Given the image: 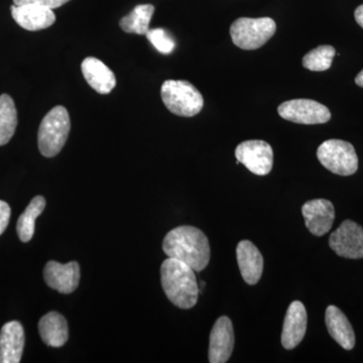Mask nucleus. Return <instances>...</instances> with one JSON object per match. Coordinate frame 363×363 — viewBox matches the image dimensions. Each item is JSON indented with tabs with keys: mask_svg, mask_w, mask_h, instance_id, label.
<instances>
[{
	"mask_svg": "<svg viewBox=\"0 0 363 363\" xmlns=\"http://www.w3.org/2000/svg\"><path fill=\"white\" fill-rule=\"evenodd\" d=\"M81 69L88 84L100 94H108L116 87L113 72L99 59L88 57L82 62Z\"/></svg>",
	"mask_w": 363,
	"mask_h": 363,
	"instance_id": "17",
	"label": "nucleus"
},
{
	"mask_svg": "<svg viewBox=\"0 0 363 363\" xmlns=\"http://www.w3.org/2000/svg\"><path fill=\"white\" fill-rule=\"evenodd\" d=\"M279 116L298 124L328 123L331 112L325 105L312 99H293L284 102L278 108Z\"/></svg>",
	"mask_w": 363,
	"mask_h": 363,
	"instance_id": "7",
	"label": "nucleus"
},
{
	"mask_svg": "<svg viewBox=\"0 0 363 363\" xmlns=\"http://www.w3.org/2000/svg\"><path fill=\"white\" fill-rule=\"evenodd\" d=\"M45 207V200L42 196L33 198L32 202L26 207V211L18 218L16 230L18 238L23 242L32 240L35 233V219L43 213Z\"/></svg>",
	"mask_w": 363,
	"mask_h": 363,
	"instance_id": "21",
	"label": "nucleus"
},
{
	"mask_svg": "<svg viewBox=\"0 0 363 363\" xmlns=\"http://www.w3.org/2000/svg\"><path fill=\"white\" fill-rule=\"evenodd\" d=\"M70 128V116L65 107L56 106L48 112L38 133L40 154L45 157L57 156L68 140Z\"/></svg>",
	"mask_w": 363,
	"mask_h": 363,
	"instance_id": "3",
	"label": "nucleus"
},
{
	"mask_svg": "<svg viewBox=\"0 0 363 363\" xmlns=\"http://www.w3.org/2000/svg\"><path fill=\"white\" fill-rule=\"evenodd\" d=\"M355 83H357L359 87L363 88V70L357 74V78H355Z\"/></svg>",
	"mask_w": 363,
	"mask_h": 363,
	"instance_id": "28",
	"label": "nucleus"
},
{
	"mask_svg": "<svg viewBox=\"0 0 363 363\" xmlns=\"http://www.w3.org/2000/svg\"><path fill=\"white\" fill-rule=\"evenodd\" d=\"M70 0H13V4L16 6H23V4H38L48 7V9H55L58 7L64 6L67 2Z\"/></svg>",
	"mask_w": 363,
	"mask_h": 363,
	"instance_id": "25",
	"label": "nucleus"
},
{
	"mask_svg": "<svg viewBox=\"0 0 363 363\" xmlns=\"http://www.w3.org/2000/svg\"><path fill=\"white\" fill-rule=\"evenodd\" d=\"M306 227L313 235L323 236L330 231L335 219V209L329 200L315 199L305 203L302 207Z\"/></svg>",
	"mask_w": 363,
	"mask_h": 363,
	"instance_id": "11",
	"label": "nucleus"
},
{
	"mask_svg": "<svg viewBox=\"0 0 363 363\" xmlns=\"http://www.w3.org/2000/svg\"><path fill=\"white\" fill-rule=\"evenodd\" d=\"M307 323L304 304L300 301H294L289 306L281 332V344L286 350H294L302 342L307 330Z\"/></svg>",
	"mask_w": 363,
	"mask_h": 363,
	"instance_id": "13",
	"label": "nucleus"
},
{
	"mask_svg": "<svg viewBox=\"0 0 363 363\" xmlns=\"http://www.w3.org/2000/svg\"><path fill=\"white\" fill-rule=\"evenodd\" d=\"M336 51L332 45H319L307 52L303 58V66L313 72H323L330 69Z\"/></svg>",
	"mask_w": 363,
	"mask_h": 363,
	"instance_id": "23",
	"label": "nucleus"
},
{
	"mask_svg": "<svg viewBox=\"0 0 363 363\" xmlns=\"http://www.w3.org/2000/svg\"><path fill=\"white\" fill-rule=\"evenodd\" d=\"M234 347L233 325L228 317L222 316L215 322L209 342V362H228Z\"/></svg>",
	"mask_w": 363,
	"mask_h": 363,
	"instance_id": "10",
	"label": "nucleus"
},
{
	"mask_svg": "<svg viewBox=\"0 0 363 363\" xmlns=\"http://www.w3.org/2000/svg\"><path fill=\"white\" fill-rule=\"evenodd\" d=\"M162 250L168 257L185 262L195 272L208 266L211 252L207 236L193 226H179L169 231L162 242Z\"/></svg>",
	"mask_w": 363,
	"mask_h": 363,
	"instance_id": "1",
	"label": "nucleus"
},
{
	"mask_svg": "<svg viewBox=\"0 0 363 363\" xmlns=\"http://www.w3.org/2000/svg\"><path fill=\"white\" fill-rule=\"evenodd\" d=\"M161 281L169 300L181 309L197 304L199 286L194 269L185 262L168 257L161 267Z\"/></svg>",
	"mask_w": 363,
	"mask_h": 363,
	"instance_id": "2",
	"label": "nucleus"
},
{
	"mask_svg": "<svg viewBox=\"0 0 363 363\" xmlns=\"http://www.w3.org/2000/svg\"><path fill=\"white\" fill-rule=\"evenodd\" d=\"M80 276V267L76 262L62 264L52 260L45 267V283L61 294L73 293L78 288Z\"/></svg>",
	"mask_w": 363,
	"mask_h": 363,
	"instance_id": "12",
	"label": "nucleus"
},
{
	"mask_svg": "<svg viewBox=\"0 0 363 363\" xmlns=\"http://www.w3.org/2000/svg\"><path fill=\"white\" fill-rule=\"evenodd\" d=\"M161 95L167 109L178 116H197L204 106L201 93L188 81H164L162 83Z\"/></svg>",
	"mask_w": 363,
	"mask_h": 363,
	"instance_id": "4",
	"label": "nucleus"
},
{
	"mask_svg": "<svg viewBox=\"0 0 363 363\" xmlns=\"http://www.w3.org/2000/svg\"><path fill=\"white\" fill-rule=\"evenodd\" d=\"M276 30V23L271 18H240L231 25L230 37L236 47L252 51L269 42Z\"/></svg>",
	"mask_w": 363,
	"mask_h": 363,
	"instance_id": "5",
	"label": "nucleus"
},
{
	"mask_svg": "<svg viewBox=\"0 0 363 363\" xmlns=\"http://www.w3.org/2000/svg\"><path fill=\"white\" fill-rule=\"evenodd\" d=\"M235 157L240 164L257 176L271 173L274 164L271 145L264 140H247L240 143L235 150Z\"/></svg>",
	"mask_w": 363,
	"mask_h": 363,
	"instance_id": "8",
	"label": "nucleus"
},
{
	"mask_svg": "<svg viewBox=\"0 0 363 363\" xmlns=\"http://www.w3.org/2000/svg\"><path fill=\"white\" fill-rule=\"evenodd\" d=\"M238 267L245 283L253 286L259 283L264 272V257L250 240H242L236 248Z\"/></svg>",
	"mask_w": 363,
	"mask_h": 363,
	"instance_id": "15",
	"label": "nucleus"
},
{
	"mask_svg": "<svg viewBox=\"0 0 363 363\" xmlns=\"http://www.w3.org/2000/svg\"><path fill=\"white\" fill-rule=\"evenodd\" d=\"M39 332L43 341L51 347H61L69 337L68 323L57 312H50L40 320Z\"/></svg>",
	"mask_w": 363,
	"mask_h": 363,
	"instance_id": "19",
	"label": "nucleus"
},
{
	"mask_svg": "<svg viewBox=\"0 0 363 363\" xmlns=\"http://www.w3.org/2000/svg\"><path fill=\"white\" fill-rule=\"evenodd\" d=\"M317 157L325 168L336 175L351 176L358 169L354 147L345 140H326L318 147Z\"/></svg>",
	"mask_w": 363,
	"mask_h": 363,
	"instance_id": "6",
	"label": "nucleus"
},
{
	"mask_svg": "<svg viewBox=\"0 0 363 363\" xmlns=\"http://www.w3.org/2000/svg\"><path fill=\"white\" fill-rule=\"evenodd\" d=\"M154 13L155 7L152 4H140L128 16H123L119 25L123 32L140 35H147Z\"/></svg>",
	"mask_w": 363,
	"mask_h": 363,
	"instance_id": "20",
	"label": "nucleus"
},
{
	"mask_svg": "<svg viewBox=\"0 0 363 363\" xmlns=\"http://www.w3.org/2000/svg\"><path fill=\"white\" fill-rule=\"evenodd\" d=\"M325 322L329 334L345 350H353L355 334L350 320L336 306H329L325 313Z\"/></svg>",
	"mask_w": 363,
	"mask_h": 363,
	"instance_id": "18",
	"label": "nucleus"
},
{
	"mask_svg": "<svg viewBox=\"0 0 363 363\" xmlns=\"http://www.w3.org/2000/svg\"><path fill=\"white\" fill-rule=\"evenodd\" d=\"M329 245L336 255L350 259L363 257V228L357 222L345 220L331 234Z\"/></svg>",
	"mask_w": 363,
	"mask_h": 363,
	"instance_id": "9",
	"label": "nucleus"
},
{
	"mask_svg": "<svg viewBox=\"0 0 363 363\" xmlns=\"http://www.w3.org/2000/svg\"><path fill=\"white\" fill-rule=\"evenodd\" d=\"M25 347V331L20 322L4 324L0 331V363H18Z\"/></svg>",
	"mask_w": 363,
	"mask_h": 363,
	"instance_id": "16",
	"label": "nucleus"
},
{
	"mask_svg": "<svg viewBox=\"0 0 363 363\" xmlns=\"http://www.w3.org/2000/svg\"><path fill=\"white\" fill-rule=\"evenodd\" d=\"M147 40L152 45L161 52V54L169 55L174 51L176 47L175 40L162 28H154L147 33Z\"/></svg>",
	"mask_w": 363,
	"mask_h": 363,
	"instance_id": "24",
	"label": "nucleus"
},
{
	"mask_svg": "<svg viewBox=\"0 0 363 363\" xmlns=\"http://www.w3.org/2000/svg\"><path fill=\"white\" fill-rule=\"evenodd\" d=\"M354 18L358 25L362 26L363 28V4L362 6H358L357 9H355Z\"/></svg>",
	"mask_w": 363,
	"mask_h": 363,
	"instance_id": "27",
	"label": "nucleus"
},
{
	"mask_svg": "<svg viewBox=\"0 0 363 363\" xmlns=\"http://www.w3.org/2000/svg\"><path fill=\"white\" fill-rule=\"evenodd\" d=\"M11 207L6 202L0 200V235L4 233L11 218Z\"/></svg>",
	"mask_w": 363,
	"mask_h": 363,
	"instance_id": "26",
	"label": "nucleus"
},
{
	"mask_svg": "<svg viewBox=\"0 0 363 363\" xmlns=\"http://www.w3.org/2000/svg\"><path fill=\"white\" fill-rule=\"evenodd\" d=\"M11 9V16L16 23L30 32L45 30L54 25L56 21V16L52 9L38 4H13Z\"/></svg>",
	"mask_w": 363,
	"mask_h": 363,
	"instance_id": "14",
	"label": "nucleus"
},
{
	"mask_svg": "<svg viewBox=\"0 0 363 363\" xmlns=\"http://www.w3.org/2000/svg\"><path fill=\"white\" fill-rule=\"evenodd\" d=\"M18 125V112L13 98L7 94L0 96V145H6L13 138Z\"/></svg>",
	"mask_w": 363,
	"mask_h": 363,
	"instance_id": "22",
	"label": "nucleus"
}]
</instances>
